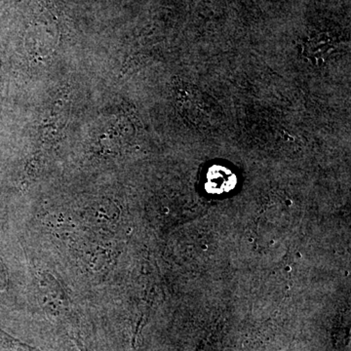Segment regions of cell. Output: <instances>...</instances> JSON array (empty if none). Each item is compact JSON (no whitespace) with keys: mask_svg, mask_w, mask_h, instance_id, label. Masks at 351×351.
<instances>
[{"mask_svg":"<svg viewBox=\"0 0 351 351\" xmlns=\"http://www.w3.org/2000/svg\"><path fill=\"white\" fill-rule=\"evenodd\" d=\"M237 182V177L232 174V171L223 166L215 165L208 171L205 186L208 193L221 195L232 191Z\"/></svg>","mask_w":351,"mask_h":351,"instance_id":"cell-1","label":"cell"},{"mask_svg":"<svg viewBox=\"0 0 351 351\" xmlns=\"http://www.w3.org/2000/svg\"><path fill=\"white\" fill-rule=\"evenodd\" d=\"M0 341L9 351H39L36 348L25 345L22 341L9 336L5 332L0 330Z\"/></svg>","mask_w":351,"mask_h":351,"instance_id":"cell-2","label":"cell"}]
</instances>
